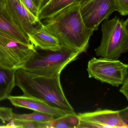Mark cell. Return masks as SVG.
Wrapping results in <instances>:
<instances>
[{
	"mask_svg": "<svg viewBox=\"0 0 128 128\" xmlns=\"http://www.w3.org/2000/svg\"><path fill=\"white\" fill-rule=\"evenodd\" d=\"M50 0H43V4H42V7L43 6H44L46 4L48 3L49 1H50Z\"/></svg>",
	"mask_w": 128,
	"mask_h": 128,
	"instance_id": "cell-26",
	"label": "cell"
},
{
	"mask_svg": "<svg viewBox=\"0 0 128 128\" xmlns=\"http://www.w3.org/2000/svg\"><path fill=\"white\" fill-rule=\"evenodd\" d=\"M28 36L36 50L56 51L62 48L57 39L46 30L42 23Z\"/></svg>",
	"mask_w": 128,
	"mask_h": 128,
	"instance_id": "cell-11",
	"label": "cell"
},
{
	"mask_svg": "<svg viewBox=\"0 0 128 128\" xmlns=\"http://www.w3.org/2000/svg\"><path fill=\"white\" fill-rule=\"evenodd\" d=\"M0 31L27 45H32L28 36L12 19L6 6L0 10Z\"/></svg>",
	"mask_w": 128,
	"mask_h": 128,
	"instance_id": "cell-12",
	"label": "cell"
},
{
	"mask_svg": "<svg viewBox=\"0 0 128 128\" xmlns=\"http://www.w3.org/2000/svg\"><path fill=\"white\" fill-rule=\"evenodd\" d=\"M80 6L79 2L71 4L44 20L42 24L62 48L80 54L87 51L94 31L84 23Z\"/></svg>",
	"mask_w": 128,
	"mask_h": 128,
	"instance_id": "cell-1",
	"label": "cell"
},
{
	"mask_svg": "<svg viewBox=\"0 0 128 128\" xmlns=\"http://www.w3.org/2000/svg\"><path fill=\"white\" fill-rule=\"evenodd\" d=\"M115 11L116 10L114 0H90L80 6L84 23L93 31L97 30L101 22L108 19Z\"/></svg>",
	"mask_w": 128,
	"mask_h": 128,
	"instance_id": "cell-7",
	"label": "cell"
},
{
	"mask_svg": "<svg viewBox=\"0 0 128 128\" xmlns=\"http://www.w3.org/2000/svg\"><path fill=\"white\" fill-rule=\"evenodd\" d=\"M128 107H126V108L122 110H120V115L122 120L126 123L128 124Z\"/></svg>",
	"mask_w": 128,
	"mask_h": 128,
	"instance_id": "cell-22",
	"label": "cell"
},
{
	"mask_svg": "<svg viewBox=\"0 0 128 128\" xmlns=\"http://www.w3.org/2000/svg\"><path fill=\"white\" fill-rule=\"evenodd\" d=\"M128 64L118 60L94 57L88 62L87 70L89 78L118 87L128 76Z\"/></svg>",
	"mask_w": 128,
	"mask_h": 128,
	"instance_id": "cell-6",
	"label": "cell"
},
{
	"mask_svg": "<svg viewBox=\"0 0 128 128\" xmlns=\"http://www.w3.org/2000/svg\"><path fill=\"white\" fill-rule=\"evenodd\" d=\"M14 124L16 128H38V123L29 120H13Z\"/></svg>",
	"mask_w": 128,
	"mask_h": 128,
	"instance_id": "cell-19",
	"label": "cell"
},
{
	"mask_svg": "<svg viewBox=\"0 0 128 128\" xmlns=\"http://www.w3.org/2000/svg\"><path fill=\"white\" fill-rule=\"evenodd\" d=\"M128 19L115 17L105 20L102 25V37L100 45L95 49L101 58L118 60L128 50Z\"/></svg>",
	"mask_w": 128,
	"mask_h": 128,
	"instance_id": "cell-3",
	"label": "cell"
},
{
	"mask_svg": "<svg viewBox=\"0 0 128 128\" xmlns=\"http://www.w3.org/2000/svg\"><path fill=\"white\" fill-rule=\"evenodd\" d=\"M122 86L120 90V92L122 94L126 100L128 99V76L125 78L122 84Z\"/></svg>",
	"mask_w": 128,
	"mask_h": 128,
	"instance_id": "cell-21",
	"label": "cell"
},
{
	"mask_svg": "<svg viewBox=\"0 0 128 128\" xmlns=\"http://www.w3.org/2000/svg\"><path fill=\"white\" fill-rule=\"evenodd\" d=\"M8 100L16 107L30 109L51 114L55 118L64 116L66 112L54 108L40 99L23 95L20 96H10Z\"/></svg>",
	"mask_w": 128,
	"mask_h": 128,
	"instance_id": "cell-10",
	"label": "cell"
},
{
	"mask_svg": "<svg viewBox=\"0 0 128 128\" xmlns=\"http://www.w3.org/2000/svg\"><path fill=\"white\" fill-rule=\"evenodd\" d=\"M14 114L12 108L5 107L0 108V119L4 123L10 122L13 120Z\"/></svg>",
	"mask_w": 128,
	"mask_h": 128,
	"instance_id": "cell-18",
	"label": "cell"
},
{
	"mask_svg": "<svg viewBox=\"0 0 128 128\" xmlns=\"http://www.w3.org/2000/svg\"><path fill=\"white\" fill-rule=\"evenodd\" d=\"M79 123L80 119L78 114H67L48 122L38 123V128H78Z\"/></svg>",
	"mask_w": 128,
	"mask_h": 128,
	"instance_id": "cell-14",
	"label": "cell"
},
{
	"mask_svg": "<svg viewBox=\"0 0 128 128\" xmlns=\"http://www.w3.org/2000/svg\"><path fill=\"white\" fill-rule=\"evenodd\" d=\"M5 3L12 19L27 36L42 24L20 0H5Z\"/></svg>",
	"mask_w": 128,
	"mask_h": 128,
	"instance_id": "cell-9",
	"label": "cell"
},
{
	"mask_svg": "<svg viewBox=\"0 0 128 128\" xmlns=\"http://www.w3.org/2000/svg\"><path fill=\"white\" fill-rule=\"evenodd\" d=\"M80 54L62 48L56 51L36 50L22 69L47 77L60 75L69 64L77 60Z\"/></svg>",
	"mask_w": 128,
	"mask_h": 128,
	"instance_id": "cell-4",
	"label": "cell"
},
{
	"mask_svg": "<svg viewBox=\"0 0 128 128\" xmlns=\"http://www.w3.org/2000/svg\"><path fill=\"white\" fill-rule=\"evenodd\" d=\"M117 12L122 16L128 14V0H114Z\"/></svg>",
	"mask_w": 128,
	"mask_h": 128,
	"instance_id": "cell-17",
	"label": "cell"
},
{
	"mask_svg": "<svg viewBox=\"0 0 128 128\" xmlns=\"http://www.w3.org/2000/svg\"><path fill=\"white\" fill-rule=\"evenodd\" d=\"M32 1L36 8L39 11L43 4V0H32Z\"/></svg>",
	"mask_w": 128,
	"mask_h": 128,
	"instance_id": "cell-23",
	"label": "cell"
},
{
	"mask_svg": "<svg viewBox=\"0 0 128 128\" xmlns=\"http://www.w3.org/2000/svg\"><path fill=\"white\" fill-rule=\"evenodd\" d=\"M6 6L5 0H0V10L2 9Z\"/></svg>",
	"mask_w": 128,
	"mask_h": 128,
	"instance_id": "cell-24",
	"label": "cell"
},
{
	"mask_svg": "<svg viewBox=\"0 0 128 128\" xmlns=\"http://www.w3.org/2000/svg\"><path fill=\"white\" fill-rule=\"evenodd\" d=\"M81 0H50L39 11L38 18L40 20L47 19L66 6Z\"/></svg>",
	"mask_w": 128,
	"mask_h": 128,
	"instance_id": "cell-15",
	"label": "cell"
},
{
	"mask_svg": "<svg viewBox=\"0 0 128 128\" xmlns=\"http://www.w3.org/2000/svg\"><path fill=\"white\" fill-rule=\"evenodd\" d=\"M16 71L0 66V101L8 98L16 86Z\"/></svg>",
	"mask_w": 128,
	"mask_h": 128,
	"instance_id": "cell-13",
	"label": "cell"
},
{
	"mask_svg": "<svg viewBox=\"0 0 128 128\" xmlns=\"http://www.w3.org/2000/svg\"><path fill=\"white\" fill-rule=\"evenodd\" d=\"M90 0H81L80 2H79V3H80V6H83V5L86 4L87 2H89Z\"/></svg>",
	"mask_w": 128,
	"mask_h": 128,
	"instance_id": "cell-25",
	"label": "cell"
},
{
	"mask_svg": "<svg viewBox=\"0 0 128 128\" xmlns=\"http://www.w3.org/2000/svg\"><path fill=\"white\" fill-rule=\"evenodd\" d=\"M79 128H128L119 110L98 109L91 112L79 113Z\"/></svg>",
	"mask_w": 128,
	"mask_h": 128,
	"instance_id": "cell-8",
	"label": "cell"
},
{
	"mask_svg": "<svg viewBox=\"0 0 128 128\" xmlns=\"http://www.w3.org/2000/svg\"><path fill=\"white\" fill-rule=\"evenodd\" d=\"M15 83L24 96L38 98L67 114L76 113L64 94L60 75L47 77L18 69L16 72Z\"/></svg>",
	"mask_w": 128,
	"mask_h": 128,
	"instance_id": "cell-2",
	"label": "cell"
},
{
	"mask_svg": "<svg viewBox=\"0 0 128 128\" xmlns=\"http://www.w3.org/2000/svg\"><path fill=\"white\" fill-rule=\"evenodd\" d=\"M36 49L0 31V66L9 69L21 68Z\"/></svg>",
	"mask_w": 128,
	"mask_h": 128,
	"instance_id": "cell-5",
	"label": "cell"
},
{
	"mask_svg": "<svg viewBox=\"0 0 128 128\" xmlns=\"http://www.w3.org/2000/svg\"><path fill=\"white\" fill-rule=\"evenodd\" d=\"M20 0L31 13H32L34 16L38 18L39 11L35 6L32 0Z\"/></svg>",
	"mask_w": 128,
	"mask_h": 128,
	"instance_id": "cell-20",
	"label": "cell"
},
{
	"mask_svg": "<svg viewBox=\"0 0 128 128\" xmlns=\"http://www.w3.org/2000/svg\"><path fill=\"white\" fill-rule=\"evenodd\" d=\"M55 118L51 114L39 112L34 111L30 114H14L13 120H29L36 122H44L54 120Z\"/></svg>",
	"mask_w": 128,
	"mask_h": 128,
	"instance_id": "cell-16",
	"label": "cell"
}]
</instances>
